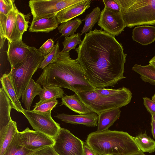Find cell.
<instances>
[{
    "instance_id": "cell-2",
    "label": "cell",
    "mask_w": 155,
    "mask_h": 155,
    "mask_svg": "<svg viewBox=\"0 0 155 155\" xmlns=\"http://www.w3.org/2000/svg\"><path fill=\"white\" fill-rule=\"evenodd\" d=\"M69 52H60L57 61L45 67L36 82L43 85L58 86L75 93L93 91L85 72L76 59L70 57Z\"/></svg>"
},
{
    "instance_id": "cell-8",
    "label": "cell",
    "mask_w": 155,
    "mask_h": 155,
    "mask_svg": "<svg viewBox=\"0 0 155 155\" xmlns=\"http://www.w3.org/2000/svg\"><path fill=\"white\" fill-rule=\"evenodd\" d=\"M54 140L53 147L59 155H84V143L68 130L61 128Z\"/></svg>"
},
{
    "instance_id": "cell-42",
    "label": "cell",
    "mask_w": 155,
    "mask_h": 155,
    "mask_svg": "<svg viewBox=\"0 0 155 155\" xmlns=\"http://www.w3.org/2000/svg\"><path fill=\"white\" fill-rule=\"evenodd\" d=\"M151 132L153 138L155 139V122L151 118Z\"/></svg>"
},
{
    "instance_id": "cell-15",
    "label": "cell",
    "mask_w": 155,
    "mask_h": 155,
    "mask_svg": "<svg viewBox=\"0 0 155 155\" xmlns=\"http://www.w3.org/2000/svg\"><path fill=\"white\" fill-rule=\"evenodd\" d=\"M0 81L2 88L11 101L13 109L23 114L24 109L18 97L10 74H3L0 78Z\"/></svg>"
},
{
    "instance_id": "cell-6",
    "label": "cell",
    "mask_w": 155,
    "mask_h": 155,
    "mask_svg": "<svg viewBox=\"0 0 155 155\" xmlns=\"http://www.w3.org/2000/svg\"><path fill=\"white\" fill-rule=\"evenodd\" d=\"M75 94L93 112L97 114L107 110L125 106L130 102L132 97L131 91L117 96H103L94 90Z\"/></svg>"
},
{
    "instance_id": "cell-40",
    "label": "cell",
    "mask_w": 155,
    "mask_h": 155,
    "mask_svg": "<svg viewBox=\"0 0 155 155\" xmlns=\"http://www.w3.org/2000/svg\"><path fill=\"white\" fill-rule=\"evenodd\" d=\"M6 19L7 16L0 13V38H6L5 37V31Z\"/></svg>"
},
{
    "instance_id": "cell-23",
    "label": "cell",
    "mask_w": 155,
    "mask_h": 155,
    "mask_svg": "<svg viewBox=\"0 0 155 155\" xmlns=\"http://www.w3.org/2000/svg\"><path fill=\"white\" fill-rule=\"evenodd\" d=\"M41 85L31 79L23 91L21 101L26 110H30L34 97L39 95L42 90Z\"/></svg>"
},
{
    "instance_id": "cell-10",
    "label": "cell",
    "mask_w": 155,
    "mask_h": 155,
    "mask_svg": "<svg viewBox=\"0 0 155 155\" xmlns=\"http://www.w3.org/2000/svg\"><path fill=\"white\" fill-rule=\"evenodd\" d=\"M97 24L104 31L114 36L120 34L126 27L121 10L114 12L105 7L101 11Z\"/></svg>"
},
{
    "instance_id": "cell-43",
    "label": "cell",
    "mask_w": 155,
    "mask_h": 155,
    "mask_svg": "<svg viewBox=\"0 0 155 155\" xmlns=\"http://www.w3.org/2000/svg\"><path fill=\"white\" fill-rule=\"evenodd\" d=\"M149 64L155 67V58L154 57L151 59L149 62Z\"/></svg>"
},
{
    "instance_id": "cell-30",
    "label": "cell",
    "mask_w": 155,
    "mask_h": 155,
    "mask_svg": "<svg viewBox=\"0 0 155 155\" xmlns=\"http://www.w3.org/2000/svg\"><path fill=\"white\" fill-rule=\"evenodd\" d=\"M58 101L56 100L42 101L36 103L32 110L38 113L51 112L52 110L58 104Z\"/></svg>"
},
{
    "instance_id": "cell-29",
    "label": "cell",
    "mask_w": 155,
    "mask_h": 155,
    "mask_svg": "<svg viewBox=\"0 0 155 155\" xmlns=\"http://www.w3.org/2000/svg\"><path fill=\"white\" fill-rule=\"evenodd\" d=\"M82 21L80 19L75 18L63 22L58 27L59 33L61 34V36L65 37L73 35L82 24Z\"/></svg>"
},
{
    "instance_id": "cell-3",
    "label": "cell",
    "mask_w": 155,
    "mask_h": 155,
    "mask_svg": "<svg viewBox=\"0 0 155 155\" xmlns=\"http://www.w3.org/2000/svg\"><path fill=\"white\" fill-rule=\"evenodd\" d=\"M86 144L98 155H128L140 150L126 132L109 130L90 134Z\"/></svg>"
},
{
    "instance_id": "cell-47",
    "label": "cell",
    "mask_w": 155,
    "mask_h": 155,
    "mask_svg": "<svg viewBox=\"0 0 155 155\" xmlns=\"http://www.w3.org/2000/svg\"><path fill=\"white\" fill-rule=\"evenodd\" d=\"M154 57L155 58V56H154Z\"/></svg>"
},
{
    "instance_id": "cell-1",
    "label": "cell",
    "mask_w": 155,
    "mask_h": 155,
    "mask_svg": "<svg viewBox=\"0 0 155 155\" xmlns=\"http://www.w3.org/2000/svg\"><path fill=\"white\" fill-rule=\"evenodd\" d=\"M76 59L95 88L114 87L124 76L127 54L114 36L95 28L85 34L75 49Z\"/></svg>"
},
{
    "instance_id": "cell-32",
    "label": "cell",
    "mask_w": 155,
    "mask_h": 155,
    "mask_svg": "<svg viewBox=\"0 0 155 155\" xmlns=\"http://www.w3.org/2000/svg\"><path fill=\"white\" fill-rule=\"evenodd\" d=\"M29 14L25 15L20 12L17 8L16 10L15 22L17 29L23 35L24 33L27 31L28 28Z\"/></svg>"
},
{
    "instance_id": "cell-27",
    "label": "cell",
    "mask_w": 155,
    "mask_h": 155,
    "mask_svg": "<svg viewBox=\"0 0 155 155\" xmlns=\"http://www.w3.org/2000/svg\"><path fill=\"white\" fill-rule=\"evenodd\" d=\"M134 138L140 150L143 153H151L155 151V141L147 136L145 132L134 137Z\"/></svg>"
},
{
    "instance_id": "cell-16",
    "label": "cell",
    "mask_w": 155,
    "mask_h": 155,
    "mask_svg": "<svg viewBox=\"0 0 155 155\" xmlns=\"http://www.w3.org/2000/svg\"><path fill=\"white\" fill-rule=\"evenodd\" d=\"M132 37L133 40L142 45L150 44L155 41V26L136 27L133 30Z\"/></svg>"
},
{
    "instance_id": "cell-34",
    "label": "cell",
    "mask_w": 155,
    "mask_h": 155,
    "mask_svg": "<svg viewBox=\"0 0 155 155\" xmlns=\"http://www.w3.org/2000/svg\"><path fill=\"white\" fill-rule=\"evenodd\" d=\"M94 91L100 95L104 96H117L130 91L129 89L124 87L116 89L95 88Z\"/></svg>"
},
{
    "instance_id": "cell-21",
    "label": "cell",
    "mask_w": 155,
    "mask_h": 155,
    "mask_svg": "<svg viewBox=\"0 0 155 155\" xmlns=\"http://www.w3.org/2000/svg\"><path fill=\"white\" fill-rule=\"evenodd\" d=\"M13 107L2 88L0 89V130L6 125L11 118L10 112Z\"/></svg>"
},
{
    "instance_id": "cell-19",
    "label": "cell",
    "mask_w": 155,
    "mask_h": 155,
    "mask_svg": "<svg viewBox=\"0 0 155 155\" xmlns=\"http://www.w3.org/2000/svg\"><path fill=\"white\" fill-rule=\"evenodd\" d=\"M15 5L13 9L7 16L5 25V37L11 42L22 41V35L17 28L15 22Z\"/></svg>"
},
{
    "instance_id": "cell-14",
    "label": "cell",
    "mask_w": 155,
    "mask_h": 155,
    "mask_svg": "<svg viewBox=\"0 0 155 155\" xmlns=\"http://www.w3.org/2000/svg\"><path fill=\"white\" fill-rule=\"evenodd\" d=\"M91 0L83 1L68 7L56 15L59 24L66 22L82 14L90 6Z\"/></svg>"
},
{
    "instance_id": "cell-13",
    "label": "cell",
    "mask_w": 155,
    "mask_h": 155,
    "mask_svg": "<svg viewBox=\"0 0 155 155\" xmlns=\"http://www.w3.org/2000/svg\"><path fill=\"white\" fill-rule=\"evenodd\" d=\"M54 117L66 123L81 124L90 127L97 126L98 117V114L94 112L77 115L62 113L58 114Z\"/></svg>"
},
{
    "instance_id": "cell-46",
    "label": "cell",
    "mask_w": 155,
    "mask_h": 155,
    "mask_svg": "<svg viewBox=\"0 0 155 155\" xmlns=\"http://www.w3.org/2000/svg\"><path fill=\"white\" fill-rule=\"evenodd\" d=\"M152 100L155 102V94L152 97Z\"/></svg>"
},
{
    "instance_id": "cell-33",
    "label": "cell",
    "mask_w": 155,
    "mask_h": 155,
    "mask_svg": "<svg viewBox=\"0 0 155 155\" xmlns=\"http://www.w3.org/2000/svg\"><path fill=\"white\" fill-rule=\"evenodd\" d=\"M60 52L59 42L57 41L52 50L45 56L39 68L43 69L48 64L57 61L59 58Z\"/></svg>"
},
{
    "instance_id": "cell-44",
    "label": "cell",
    "mask_w": 155,
    "mask_h": 155,
    "mask_svg": "<svg viewBox=\"0 0 155 155\" xmlns=\"http://www.w3.org/2000/svg\"><path fill=\"white\" fill-rule=\"evenodd\" d=\"M128 155H145L143 152H142L140 150V151L135 153H133L132 154Z\"/></svg>"
},
{
    "instance_id": "cell-37",
    "label": "cell",
    "mask_w": 155,
    "mask_h": 155,
    "mask_svg": "<svg viewBox=\"0 0 155 155\" xmlns=\"http://www.w3.org/2000/svg\"><path fill=\"white\" fill-rule=\"evenodd\" d=\"M30 155H59L54 151L53 146L43 147L34 151Z\"/></svg>"
},
{
    "instance_id": "cell-11",
    "label": "cell",
    "mask_w": 155,
    "mask_h": 155,
    "mask_svg": "<svg viewBox=\"0 0 155 155\" xmlns=\"http://www.w3.org/2000/svg\"><path fill=\"white\" fill-rule=\"evenodd\" d=\"M53 139L41 133L31 130L28 127L20 132V144L25 148L35 151L46 147L53 146Z\"/></svg>"
},
{
    "instance_id": "cell-9",
    "label": "cell",
    "mask_w": 155,
    "mask_h": 155,
    "mask_svg": "<svg viewBox=\"0 0 155 155\" xmlns=\"http://www.w3.org/2000/svg\"><path fill=\"white\" fill-rule=\"evenodd\" d=\"M23 114L33 129L54 139L61 128L52 119L51 112L38 113L24 109Z\"/></svg>"
},
{
    "instance_id": "cell-24",
    "label": "cell",
    "mask_w": 155,
    "mask_h": 155,
    "mask_svg": "<svg viewBox=\"0 0 155 155\" xmlns=\"http://www.w3.org/2000/svg\"><path fill=\"white\" fill-rule=\"evenodd\" d=\"M132 70L140 75L142 80L155 85V67L149 64L146 65L135 64Z\"/></svg>"
},
{
    "instance_id": "cell-38",
    "label": "cell",
    "mask_w": 155,
    "mask_h": 155,
    "mask_svg": "<svg viewBox=\"0 0 155 155\" xmlns=\"http://www.w3.org/2000/svg\"><path fill=\"white\" fill-rule=\"evenodd\" d=\"M51 39L46 41L39 49L41 52L45 56L47 55L53 49L55 45Z\"/></svg>"
},
{
    "instance_id": "cell-39",
    "label": "cell",
    "mask_w": 155,
    "mask_h": 155,
    "mask_svg": "<svg viewBox=\"0 0 155 155\" xmlns=\"http://www.w3.org/2000/svg\"><path fill=\"white\" fill-rule=\"evenodd\" d=\"M143 98V104L147 111L151 115L155 114V102L147 97Z\"/></svg>"
},
{
    "instance_id": "cell-45",
    "label": "cell",
    "mask_w": 155,
    "mask_h": 155,
    "mask_svg": "<svg viewBox=\"0 0 155 155\" xmlns=\"http://www.w3.org/2000/svg\"><path fill=\"white\" fill-rule=\"evenodd\" d=\"M151 118L155 122V114H153L151 115Z\"/></svg>"
},
{
    "instance_id": "cell-41",
    "label": "cell",
    "mask_w": 155,
    "mask_h": 155,
    "mask_svg": "<svg viewBox=\"0 0 155 155\" xmlns=\"http://www.w3.org/2000/svg\"><path fill=\"white\" fill-rule=\"evenodd\" d=\"M84 155H98L86 144H84Z\"/></svg>"
},
{
    "instance_id": "cell-17",
    "label": "cell",
    "mask_w": 155,
    "mask_h": 155,
    "mask_svg": "<svg viewBox=\"0 0 155 155\" xmlns=\"http://www.w3.org/2000/svg\"><path fill=\"white\" fill-rule=\"evenodd\" d=\"M121 111L120 108L107 110L98 114L97 131L101 132L108 128L119 118Z\"/></svg>"
},
{
    "instance_id": "cell-12",
    "label": "cell",
    "mask_w": 155,
    "mask_h": 155,
    "mask_svg": "<svg viewBox=\"0 0 155 155\" xmlns=\"http://www.w3.org/2000/svg\"><path fill=\"white\" fill-rule=\"evenodd\" d=\"M8 45L7 59L12 68L25 59L29 52L30 46L22 41L12 42L8 41Z\"/></svg>"
},
{
    "instance_id": "cell-26",
    "label": "cell",
    "mask_w": 155,
    "mask_h": 155,
    "mask_svg": "<svg viewBox=\"0 0 155 155\" xmlns=\"http://www.w3.org/2000/svg\"><path fill=\"white\" fill-rule=\"evenodd\" d=\"M42 86V90L39 95L40 100H56L64 97V91L61 87L50 85Z\"/></svg>"
},
{
    "instance_id": "cell-35",
    "label": "cell",
    "mask_w": 155,
    "mask_h": 155,
    "mask_svg": "<svg viewBox=\"0 0 155 155\" xmlns=\"http://www.w3.org/2000/svg\"><path fill=\"white\" fill-rule=\"evenodd\" d=\"M104 7L114 12L121 10L125 2V0H103Z\"/></svg>"
},
{
    "instance_id": "cell-4",
    "label": "cell",
    "mask_w": 155,
    "mask_h": 155,
    "mask_svg": "<svg viewBox=\"0 0 155 155\" xmlns=\"http://www.w3.org/2000/svg\"><path fill=\"white\" fill-rule=\"evenodd\" d=\"M45 56L39 49L30 46L29 52L25 59L11 68L9 73L19 99L32 76L39 68Z\"/></svg>"
},
{
    "instance_id": "cell-18",
    "label": "cell",
    "mask_w": 155,
    "mask_h": 155,
    "mask_svg": "<svg viewBox=\"0 0 155 155\" xmlns=\"http://www.w3.org/2000/svg\"><path fill=\"white\" fill-rule=\"evenodd\" d=\"M59 24L56 15L32 21L29 31L31 32L48 33L58 27Z\"/></svg>"
},
{
    "instance_id": "cell-25",
    "label": "cell",
    "mask_w": 155,
    "mask_h": 155,
    "mask_svg": "<svg viewBox=\"0 0 155 155\" xmlns=\"http://www.w3.org/2000/svg\"><path fill=\"white\" fill-rule=\"evenodd\" d=\"M34 151L28 149L20 144V132L15 135L3 155H30Z\"/></svg>"
},
{
    "instance_id": "cell-31",
    "label": "cell",
    "mask_w": 155,
    "mask_h": 155,
    "mask_svg": "<svg viewBox=\"0 0 155 155\" xmlns=\"http://www.w3.org/2000/svg\"><path fill=\"white\" fill-rule=\"evenodd\" d=\"M81 35L78 32L70 36L65 37L63 42V48L61 51L69 52L71 50L75 49L78 45H80L82 42Z\"/></svg>"
},
{
    "instance_id": "cell-7",
    "label": "cell",
    "mask_w": 155,
    "mask_h": 155,
    "mask_svg": "<svg viewBox=\"0 0 155 155\" xmlns=\"http://www.w3.org/2000/svg\"><path fill=\"white\" fill-rule=\"evenodd\" d=\"M84 0H31L29 6L32 21L56 15L59 12Z\"/></svg>"
},
{
    "instance_id": "cell-20",
    "label": "cell",
    "mask_w": 155,
    "mask_h": 155,
    "mask_svg": "<svg viewBox=\"0 0 155 155\" xmlns=\"http://www.w3.org/2000/svg\"><path fill=\"white\" fill-rule=\"evenodd\" d=\"M18 131L16 122L12 119L6 125L0 130V155H3Z\"/></svg>"
},
{
    "instance_id": "cell-5",
    "label": "cell",
    "mask_w": 155,
    "mask_h": 155,
    "mask_svg": "<svg viewBox=\"0 0 155 155\" xmlns=\"http://www.w3.org/2000/svg\"><path fill=\"white\" fill-rule=\"evenodd\" d=\"M121 11L128 27L155 24V0H126Z\"/></svg>"
},
{
    "instance_id": "cell-22",
    "label": "cell",
    "mask_w": 155,
    "mask_h": 155,
    "mask_svg": "<svg viewBox=\"0 0 155 155\" xmlns=\"http://www.w3.org/2000/svg\"><path fill=\"white\" fill-rule=\"evenodd\" d=\"M62 105L65 106L71 110L79 114L93 112L76 94L70 96L66 95L61 98V106Z\"/></svg>"
},
{
    "instance_id": "cell-36",
    "label": "cell",
    "mask_w": 155,
    "mask_h": 155,
    "mask_svg": "<svg viewBox=\"0 0 155 155\" xmlns=\"http://www.w3.org/2000/svg\"><path fill=\"white\" fill-rule=\"evenodd\" d=\"M15 5L14 0H0V13L7 16L13 9Z\"/></svg>"
},
{
    "instance_id": "cell-28",
    "label": "cell",
    "mask_w": 155,
    "mask_h": 155,
    "mask_svg": "<svg viewBox=\"0 0 155 155\" xmlns=\"http://www.w3.org/2000/svg\"><path fill=\"white\" fill-rule=\"evenodd\" d=\"M101 13L100 8L97 7L94 8L90 13L86 15L85 18L82 20V21H84L85 22L83 28L81 31V35L92 31L94 25L98 22Z\"/></svg>"
}]
</instances>
